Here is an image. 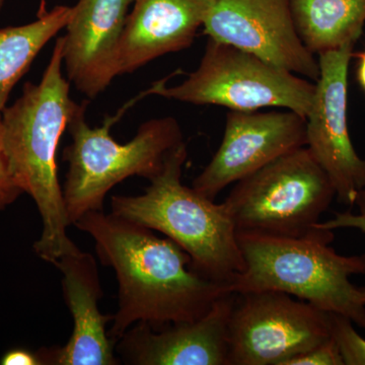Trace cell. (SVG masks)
I'll use <instances>...</instances> for the list:
<instances>
[{
	"label": "cell",
	"instance_id": "11",
	"mask_svg": "<svg viewBox=\"0 0 365 365\" xmlns=\"http://www.w3.org/2000/svg\"><path fill=\"white\" fill-rule=\"evenodd\" d=\"M306 118L290 110L228 112L222 143L192 188L215 201L230 185L306 146Z\"/></svg>",
	"mask_w": 365,
	"mask_h": 365
},
{
	"label": "cell",
	"instance_id": "5",
	"mask_svg": "<svg viewBox=\"0 0 365 365\" xmlns=\"http://www.w3.org/2000/svg\"><path fill=\"white\" fill-rule=\"evenodd\" d=\"M134 102L106 117L102 126L96 128L86 120L88 102L78 104L69 120L67 130L72 141L63 151L68 172L62 187L69 225L91 211H104L107 194L127 178L150 181L158 176L170 153L185 143L179 122L170 116L144 122L133 139L117 143L112 127Z\"/></svg>",
	"mask_w": 365,
	"mask_h": 365
},
{
	"label": "cell",
	"instance_id": "22",
	"mask_svg": "<svg viewBox=\"0 0 365 365\" xmlns=\"http://www.w3.org/2000/svg\"><path fill=\"white\" fill-rule=\"evenodd\" d=\"M2 365H44L39 351H31L25 348H14L2 355Z\"/></svg>",
	"mask_w": 365,
	"mask_h": 365
},
{
	"label": "cell",
	"instance_id": "6",
	"mask_svg": "<svg viewBox=\"0 0 365 365\" xmlns=\"http://www.w3.org/2000/svg\"><path fill=\"white\" fill-rule=\"evenodd\" d=\"M334 199L332 182L304 146L235 182L222 203L237 232L300 237Z\"/></svg>",
	"mask_w": 365,
	"mask_h": 365
},
{
	"label": "cell",
	"instance_id": "8",
	"mask_svg": "<svg viewBox=\"0 0 365 365\" xmlns=\"http://www.w3.org/2000/svg\"><path fill=\"white\" fill-rule=\"evenodd\" d=\"M330 314L279 292L237 294L227 365H284L330 339Z\"/></svg>",
	"mask_w": 365,
	"mask_h": 365
},
{
	"label": "cell",
	"instance_id": "3",
	"mask_svg": "<svg viewBox=\"0 0 365 365\" xmlns=\"http://www.w3.org/2000/svg\"><path fill=\"white\" fill-rule=\"evenodd\" d=\"M334 240V230L318 227L300 237L237 232L245 269L228 292H284L365 330V289L350 280L365 275V254H338Z\"/></svg>",
	"mask_w": 365,
	"mask_h": 365
},
{
	"label": "cell",
	"instance_id": "2",
	"mask_svg": "<svg viewBox=\"0 0 365 365\" xmlns=\"http://www.w3.org/2000/svg\"><path fill=\"white\" fill-rule=\"evenodd\" d=\"M63 37H59L39 83H26L23 93L1 113V135L9 170L23 193L37 206L43 230L34 251L53 264L79 251L69 227L58 178L57 150L78 107L71 81L63 76Z\"/></svg>",
	"mask_w": 365,
	"mask_h": 365
},
{
	"label": "cell",
	"instance_id": "17",
	"mask_svg": "<svg viewBox=\"0 0 365 365\" xmlns=\"http://www.w3.org/2000/svg\"><path fill=\"white\" fill-rule=\"evenodd\" d=\"M72 7L55 6L26 25L0 29V113L9 95L41 50L66 28Z\"/></svg>",
	"mask_w": 365,
	"mask_h": 365
},
{
	"label": "cell",
	"instance_id": "18",
	"mask_svg": "<svg viewBox=\"0 0 365 365\" xmlns=\"http://www.w3.org/2000/svg\"><path fill=\"white\" fill-rule=\"evenodd\" d=\"M331 336L339 348L344 365H365V339L349 319L330 314Z\"/></svg>",
	"mask_w": 365,
	"mask_h": 365
},
{
	"label": "cell",
	"instance_id": "23",
	"mask_svg": "<svg viewBox=\"0 0 365 365\" xmlns=\"http://www.w3.org/2000/svg\"><path fill=\"white\" fill-rule=\"evenodd\" d=\"M353 56L357 57L359 63H357L356 79L361 90L365 93V49L359 54H353Z\"/></svg>",
	"mask_w": 365,
	"mask_h": 365
},
{
	"label": "cell",
	"instance_id": "19",
	"mask_svg": "<svg viewBox=\"0 0 365 365\" xmlns=\"http://www.w3.org/2000/svg\"><path fill=\"white\" fill-rule=\"evenodd\" d=\"M354 206H357L359 211L356 213L351 210L343 212L334 213V217L324 222H318L314 227L330 230L335 232L339 228H354L365 235V188L359 191L355 198ZM365 289V285L364 287Z\"/></svg>",
	"mask_w": 365,
	"mask_h": 365
},
{
	"label": "cell",
	"instance_id": "14",
	"mask_svg": "<svg viewBox=\"0 0 365 365\" xmlns=\"http://www.w3.org/2000/svg\"><path fill=\"white\" fill-rule=\"evenodd\" d=\"M52 265L61 273L62 292L73 328L66 345L41 348L44 365L121 364L117 343L108 335L113 314H102L98 307L104 292L95 257L79 250L60 257Z\"/></svg>",
	"mask_w": 365,
	"mask_h": 365
},
{
	"label": "cell",
	"instance_id": "4",
	"mask_svg": "<svg viewBox=\"0 0 365 365\" xmlns=\"http://www.w3.org/2000/svg\"><path fill=\"white\" fill-rule=\"evenodd\" d=\"M187 158L182 143L170 153L143 194L112 196L111 212L162 232L189 255L194 271L228 287L245 269L237 228L225 204L182 185Z\"/></svg>",
	"mask_w": 365,
	"mask_h": 365
},
{
	"label": "cell",
	"instance_id": "1",
	"mask_svg": "<svg viewBox=\"0 0 365 365\" xmlns=\"http://www.w3.org/2000/svg\"><path fill=\"white\" fill-rule=\"evenodd\" d=\"M95 242L98 260L118 281V309L108 335L118 342L137 323L160 329L193 322L216 299L232 294L227 285L191 267V258L169 237L126 218L91 211L74 223Z\"/></svg>",
	"mask_w": 365,
	"mask_h": 365
},
{
	"label": "cell",
	"instance_id": "7",
	"mask_svg": "<svg viewBox=\"0 0 365 365\" xmlns=\"http://www.w3.org/2000/svg\"><path fill=\"white\" fill-rule=\"evenodd\" d=\"M316 83L283 71L251 53L209 39L200 64L180 85L155 83L148 95L193 105H215L230 111L282 108L306 118Z\"/></svg>",
	"mask_w": 365,
	"mask_h": 365
},
{
	"label": "cell",
	"instance_id": "13",
	"mask_svg": "<svg viewBox=\"0 0 365 365\" xmlns=\"http://www.w3.org/2000/svg\"><path fill=\"white\" fill-rule=\"evenodd\" d=\"M134 0H78L63 36L67 79L95 98L119 74L120 44Z\"/></svg>",
	"mask_w": 365,
	"mask_h": 365
},
{
	"label": "cell",
	"instance_id": "24",
	"mask_svg": "<svg viewBox=\"0 0 365 365\" xmlns=\"http://www.w3.org/2000/svg\"><path fill=\"white\" fill-rule=\"evenodd\" d=\"M4 0H0V11L2 9V6H4Z\"/></svg>",
	"mask_w": 365,
	"mask_h": 365
},
{
	"label": "cell",
	"instance_id": "21",
	"mask_svg": "<svg viewBox=\"0 0 365 365\" xmlns=\"http://www.w3.org/2000/svg\"><path fill=\"white\" fill-rule=\"evenodd\" d=\"M23 193L14 182L9 170L1 135V113H0V211L13 204Z\"/></svg>",
	"mask_w": 365,
	"mask_h": 365
},
{
	"label": "cell",
	"instance_id": "10",
	"mask_svg": "<svg viewBox=\"0 0 365 365\" xmlns=\"http://www.w3.org/2000/svg\"><path fill=\"white\" fill-rule=\"evenodd\" d=\"M203 29L209 39L314 83L319 79V58L300 39L290 0H216Z\"/></svg>",
	"mask_w": 365,
	"mask_h": 365
},
{
	"label": "cell",
	"instance_id": "16",
	"mask_svg": "<svg viewBox=\"0 0 365 365\" xmlns=\"http://www.w3.org/2000/svg\"><path fill=\"white\" fill-rule=\"evenodd\" d=\"M295 28L316 56L356 44L365 26V0H290Z\"/></svg>",
	"mask_w": 365,
	"mask_h": 365
},
{
	"label": "cell",
	"instance_id": "15",
	"mask_svg": "<svg viewBox=\"0 0 365 365\" xmlns=\"http://www.w3.org/2000/svg\"><path fill=\"white\" fill-rule=\"evenodd\" d=\"M216 0H134L119 54V74L188 49Z\"/></svg>",
	"mask_w": 365,
	"mask_h": 365
},
{
	"label": "cell",
	"instance_id": "12",
	"mask_svg": "<svg viewBox=\"0 0 365 365\" xmlns=\"http://www.w3.org/2000/svg\"><path fill=\"white\" fill-rule=\"evenodd\" d=\"M237 294L216 299L193 322L153 329L137 323L120 338L116 353L129 365H227L228 323Z\"/></svg>",
	"mask_w": 365,
	"mask_h": 365
},
{
	"label": "cell",
	"instance_id": "9",
	"mask_svg": "<svg viewBox=\"0 0 365 365\" xmlns=\"http://www.w3.org/2000/svg\"><path fill=\"white\" fill-rule=\"evenodd\" d=\"M353 44L319 54V76L306 117L307 148L332 182L338 202L354 207L365 188V158L353 145L348 128V71Z\"/></svg>",
	"mask_w": 365,
	"mask_h": 365
},
{
	"label": "cell",
	"instance_id": "20",
	"mask_svg": "<svg viewBox=\"0 0 365 365\" xmlns=\"http://www.w3.org/2000/svg\"><path fill=\"white\" fill-rule=\"evenodd\" d=\"M284 365H344L335 340L330 338L309 351L288 360Z\"/></svg>",
	"mask_w": 365,
	"mask_h": 365
}]
</instances>
